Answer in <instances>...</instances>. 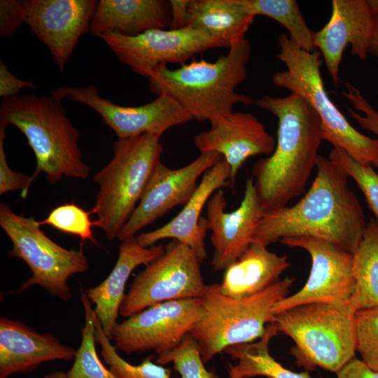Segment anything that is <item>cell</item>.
<instances>
[{"instance_id":"1","label":"cell","mask_w":378,"mask_h":378,"mask_svg":"<svg viewBox=\"0 0 378 378\" xmlns=\"http://www.w3.org/2000/svg\"><path fill=\"white\" fill-rule=\"evenodd\" d=\"M316 169L309 189L297 203L265 213L253 241L268 246L284 238L309 237L355 254L367 223L361 204L349 186V176L321 155Z\"/></svg>"},{"instance_id":"2","label":"cell","mask_w":378,"mask_h":378,"mask_svg":"<svg viewBox=\"0 0 378 378\" xmlns=\"http://www.w3.org/2000/svg\"><path fill=\"white\" fill-rule=\"evenodd\" d=\"M254 103L278 120L274 152L257 161L252 169L251 177L265 213L286 206L304 193L323 139L320 118L301 96L264 95Z\"/></svg>"},{"instance_id":"3","label":"cell","mask_w":378,"mask_h":378,"mask_svg":"<svg viewBox=\"0 0 378 378\" xmlns=\"http://www.w3.org/2000/svg\"><path fill=\"white\" fill-rule=\"evenodd\" d=\"M228 49L214 62L192 60L174 69L159 65L148 78L150 91L169 96L192 119L211 125L234 112L235 104H252L251 97L236 90L247 78L251 43L244 38Z\"/></svg>"},{"instance_id":"4","label":"cell","mask_w":378,"mask_h":378,"mask_svg":"<svg viewBox=\"0 0 378 378\" xmlns=\"http://www.w3.org/2000/svg\"><path fill=\"white\" fill-rule=\"evenodd\" d=\"M61 102L52 95L21 94L1 102L0 121L18 128L35 155L31 183L41 173L50 184L63 176L83 179L89 176L90 168L78 146L79 131Z\"/></svg>"},{"instance_id":"5","label":"cell","mask_w":378,"mask_h":378,"mask_svg":"<svg viewBox=\"0 0 378 378\" xmlns=\"http://www.w3.org/2000/svg\"><path fill=\"white\" fill-rule=\"evenodd\" d=\"M161 136L144 133L118 139L112 158L94 176L99 188L91 210L97 216L93 225L100 227L108 241L118 237L161 162Z\"/></svg>"},{"instance_id":"6","label":"cell","mask_w":378,"mask_h":378,"mask_svg":"<svg viewBox=\"0 0 378 378\" xmlns=\"http://www.w3.org/2000/svg\"><path fill=\"white\" fill-rule=\"evenodd\" d=\"M294 278L279 279L255 295L234 298L224 295L220 284L206 286L202 298L203 316L190 335L197 342L204 363L226 348L253 342L274 322L272 307L287 297Z\"/></svg>"},{"instance_id":"7","label":"cell","mask_w":378,"mask_h":378,"mask_svg":"<svg viewBox=\"0 0 378 378\" xmlns=\"http://www.w3.org/2000/svg\"><path fill=\"white\" fill-rule=\"evenodd\" d=\"M277 58L286 69L274 73L278 88L303 97L320 118L323 139L346 152L358 163L378 168V139L355 129L332 102L321 74V53L298 47L286 34L278 37Z\"/></svg>"},{"instance_id":"8","label":"cell","mask_w":378,"mask_h":378,"mask_svg":"<svg viewBox=\"0 0 378 378\" xmlns=\"http://www.w3.org/2000/svg\"><path fill=\"white\" fill-rule=\"evenodd\" d=\"M274 323L294 341L290 354L307 372L319 367L337 373L355 357L356 318L349 308L304 304L275 314Z\"/></svg>"},{"instance_id":"9","label":"cell","mask_w":378,"mask_h":378,"mask_svg":"<svg viewBox=\"0 0 378 378\" xmlns=\"http://www.w3.org/2000/svg\"><path fill=\"white\" fill-rule=\"evenodd\" d=\"M0 225L10 239V256L24 260L32 275L18 292L38 286L63 301L71 298L69 279L86 272L89 262L83 246L66 249L50 239L34 218L18 215L5 203L0 204Z\"/></svg>"},{"instance_id":"10","label":"cell","mask_w":378,"mask_h":378,"mask_svg":"<svg viewBox=\"0 0 378 378\" xmlns=\"http://www.w3.org/2000/svg\"><path fill=\"white\" fill-rule=\"evenodd\" d=\"M164 246L163 254L134 276L120 306L121 316L127 318L166 301L204 296L207 285L197 255L176 239Z\"/></svg>"},{"instance_id":"11","label":"cell","mask_w":378,"mask_h":378,"mask_svg":"<svg viewBox=\"0 0 378 378\" xmlns=\"http://www.w3.org/2000/svg\"><path fill=\"white\" fill-rule=\"evenodd\" d=\"M202 316V298L158 303L118 323L112 340L127 354L153 351L158 356L176 348Z\"/></svg>"},{"instance_id":"12","label":"cell","mask_w":378,"mask_h":378,"mask_svg":"<svg viewBox=\"0 0 378 378\" xmlns=\"http://www.w3.org/2000/svg\"><path fill=\"white\" fill-rule=\"evenodd\" d=\"M280 242L305 250L311 257L312 266L304 286L277 302L272 307L274 314L310 303L349 308L356 288L353 254L326 240L309 237L284 238Z\"/></svg>"},{"instance_id":"13","label":"cell","mask_w":378,"mask_h":378,"mask_svg":"<svg viewBox=\"0 0 378 378\" xmlns=\"http://www.w3.org/2000/svg\"><path fill=\"white\" fill-rule=\"evenodd\" d=\"M100 38L122 63L147 78L162 64L182 65L207 50L229 48L225 42L189 27L169 30L153 29L133 36L110 33Z\"/></svg>"},{"instance_id":"14","label":"cell","mask_w":378,"mask_h":378,"mask_svg":"<svg viewBox=\"0 0 378 378\" xmlns=\"http://www.w3.org/2000/svg\"><path fill=\"white\" fill-rule=\"evenodd\" d=\"M51 95L59 100L69 99L85 105L100 115L118 139H127L144 133L162 135L167 130L192 120V116L174 99L158 95L150 102L138 106H124L102 97L95 85L58 87Z\"/></svg>"},{"instance_id":"15","label":"cell","mask_w":378,"mask_h":378,"mask_svg":"<svg viewBox=\"0 0 378 378\" xmlns=\"http://www.w3.org/2000/svg\"><path fill=\"white\" fill-rule=\"evenodd\" d=\"M24 23L50 50L61 72L89 32L97 0H22Z\"/></svg>"},{"instance_id":"16","label":"cell","mask_w":378,"mask_h":378,"mask_svg":"<svg viewBox=\"0 0 378 378\" xmlns=\"http://www.w3.org/2000/svg\"><path fill=\"white\" fill-rule=\"evenodd\" d=\"M223 158L216 152L200 153L188 164L171 169L161 162L153 171L146 189L118 238L135 237L144 227L174 207L185 206L195 192L199 177Z\"/></svg>"},{"instance_id":"17","label":"cell","mask_w":378,"mask_h":378,"mask_svg":"<svg viewBox=\"0 0 378 378\" xmlns=\"http://www.w3.org/2000/svg\"><path fill=\"white\" fill-rule=\"evenodd\" d=\"M328 22L314 33L316 48L323 56L332 83H339L344 49L362 61L369 55L378 10L372 0H332Z\"/></svg>"},{"instance_id":"18","label":"cell","mask_w":378,"mask_h":378,"mask_svg":"<svg viewBox=\"0 0 378 378\" xmlns=\"http://www.w3.org/2000/svg\"><path fill=\"white\" fill-rule=\"evenodd\" d=\"M226 206L221 189L214 193L206 203V219L214 247L211 265L215 271L225 270L248 248L265 214L252 177L246 180L239 207L227 212Z\"/></svg>"},{"instance_id":"19","label":"cell","mask_w":378,"mask_h":378,"mask_svg":"<svg viewBox=\"0 0 378 378\" xmlns=\"http://www.w3.org/2000/svg\"><path fill=\"white\" fill-rule=\"evenodd\" d=\"M194 144L200 153L216 152L229 164L231 182L246 160L258 155H270L276 139L252 113L232 112L211 125L209 130L196 134Z\"/></svg>"},{"instance_id":"20","label":"cell","mask_w":378,"mask_h":378,"mask_svg":"<svg viewBox=\"0 0 378 378\" xmlns=\"http://www.w3.org/2000/svg\"><path fill=\"white\" fill-rule=\"evenodd\" d=\"M234 188L231 182V169L222 158L204 175L195 192L172 220L150 232L136 236L137 242L148 248L164 239H176L190 248L202 262L207 257L204 242L209 230L205 217L201 212L210 197L223 188Z\"/></svg>"},{"instance_id":"21","label":"cell","mask_w":378,"mask_h":378,"mask_svg":"<svg viewBox=\"0 0 378 378\" xmlns=\"http://www.w3.org/2000/svg\"><path fill=\"white\" fill-rule=\"evenodd\" d=\"M76 349L55 335L40 333L21 321L0 317V378L28 372L45 362L74 359Z\"/></svg>"},{"instance_id":"22","label":"cell","mask_w":378,"mask_h":378,"mask_svg":"<svg viewBox=\"0 0 378 378\" xmlns=\"http://www.w3.org/2000/svg\"><path fill=\"white\" fill-rule=\"evenodd\" d=\"M118 260L108 276L99 285L85 290L105 335L112 340L118 323L120 308L125 297V287L132 272L139 265H147L164 251V246H141L136 236L120 241Z\"/></svg>"},{"instance_id":"23","label":"cell","mask_w":378,"mask_h":378,"mask_svg":"<svg viewBox=\"0 0 378 378\" xmlns=\"http://www.w3.org/2000/svg\"><path fill=\"white\" fill-rule=\"evenodd\" d=\"M170 22L169 1L99 0L89 32L99 38L110 33L133 36L153 29H166Z\"/></svg>"},{"instance_id":"24","label":"cell","mask_w":378,"mask_h":378,"mask_svg":"<svg viewBox=\"0 0 378 378\" xmlns=\"http://www.w3.org/2000/svg\"><path fill=\"white\" fill-rule=\"evenodd\" d=\"M290 265L286 255H279L262 244L253 241L225 270L220 289L234 298L255 295L278 281Z\"/></svg>"},{"instance_id":"25","label":"cell","mask_w":378,"mask_h":378,"mask_svg":"<svg viewBox=\"0 0 378 378\" xmlns=\"http://www.w3.org/2000/svg\"><path fill=\"white\" fill-rule=\"evenodd\" d=\"M254 18L243 0H190L186 27L203 31L230 48L245 38Z\"/></svg>"},{"instance_id":"26","label":"cell","mask_w":378,"mask_h":378,"mask_svg":"<svg viewBox=\"0 0 378 378\" xmlns=\"http://www.w3.org/2000/svg\"><path fill=\"white\" fill-rule=\"evenodd\" d=\"M278 333L276 325L272 322L258 341L226 348L224 351L237 361L236 365H230V378H312L307 371L295 372L284 368L270 355V341Z\"/></svg>"},{"instance_id":"27","label":"cell","mask_w":378,"mask_h":378,"mask_svg":"<svg viewBox=\"0 0 378 378\" xmlns=\"http://www.w3.org/2000/svg\"><path fill=\"white\" fill-rule=\"evenodd\" d=\"M356 288L349 309L354 313L378 306V224L371 218L354 255Z\"/></svg>"},{"instance_id":"28","label":"cell","mask_w":378,"mask_h":378,"mask_svg":"<svg viewBox=\"0 0 378 378\" xmlns=\"http://www.w3.org/2000/svg\"><path fill=\"white\" fill-rule=\"evenodd\" d=\"M253 16L263 15L273 19L288 31L290 38L301 49L314 52V33L295 0H243Z\"/></svg>"},{"instance_id":"29","label":"cell","mask_w":378,"mask_h":378,"mask_svg":"<svg viewBox=\"0 0 378 378\" xmlns=\"http://www.w3.org/2000/svg\"><path fill=\"white\" fill-rule=\"evenodd\" d=\"M80 299L84 309V326L81 329L80 344L76 349L74 363L66 372L67 377L116 378L98 356L95 346L96 314L83 288H80Z\"/></svg>"},{"instance_id":"30","label":"cell","mask_w":378,"mask_h":378,"mask_svg":"<svg viewBox=\"0 0 378 378\" xmlns=\"http://www.w3.org/2000/svg\"><path fill=\"white\" fill-rule=\"evenodd\" d=\"M95 339L101 347V356L116 378H172L170 369L153 362L152 356L146 357L138 365L131 364L121 358L105 335L97 316Z\"/></svg>"},{"instance_id":"31","label":"cell","mask_w":378,"mask_h":378,"mask_svg":"<svg viewBox=\"0 0 378 378\" xmlns=\"http://www.w3.org/2000/svg\"><path fill=\"white\" fill-rule=\"evenodd\" d=\"M328 158L336 163L356 182L363 193L369 208L373 212L378 224V174L372 166H365L340 148H333Z\"/></svg>"},{"instance_id":"32","label":"cell","mask_w":378,"mask_h":378,"mask_svg":"<svg viewBox=\"0 0 378 378\" xmlns=\"http://www.w3.org/2000/svg\"><path fill=\"white\" fill-rule=\"evenodd\" d=\"M155 362L162 365L172 363L181 378H219L214 371L206 370L197 343L190 334L176 348L157 356Z\"/></svg>"},{"instance_id":"33","label":"cell","mask_w":378,"mask_h":378,"mask_svg":"<svg viewBox=\"0 0 378 378\" xmlns=\"http://www.w3.org/2000/svg\"><path fill=\"white\" fill-rule=\"evenodd\" d=\"M90 214L91 211H86L76 204H64L52 209L38 224L50 225L63 232L78 236L83 240L95 242Z\"/></svg>"},{"instance_id":"34","label":"cell","mask_w":378,"mask_h":378,"mask_svg":"<svg viewBox=\"0 0 378 378\" xmlns=\"http://www.w3.org/2000/svg\"><path fill=\"white\" fill-rule=\"evenodd\" d=\"M356 350L361 360L378 372V306L355 313Z\"/></svg>"},{"instance_id":"35","label":"cell","mask_w":378,"mask_h":378,"mask_svg":"<svg viewBox=\"0 0 378 378\" xmlns=\"http://www.w3.org/2000/svg\"><path fill=\"white\" fill-rule=\"evenodd\" d=\"M343 94L351 102L354 109L348 108L350 115L365 130L373 133L378 139V110L374 108L361 92L354 85L345 83Z\"/></svg>"},{"instance_id":"36","label":"cell","mask_w":378,"mask_h":378,"mask_svg":"<svg viewBox=\"0 0 378 378\" xmlns=\"http://www.w3.org/2000/svg\"><path fill=\"white\" fill-rule=\"evenodd\" d=\"M6 126L0 121V195L21 190V196L25 199L31 183V176L15 172L8 165L4 147Z\"/></svg>"},{"instance_id":"37","label":"cell","mask_w":378,"mask_h":378,"mask_svg":"<svg viewBox=\"0 0 378 378\" xmlns=\"http://www.w3.org/2000/svg\"><path fill=\"white\" fill-rule=\"evenodd\" d=\"M24 23L22 1H0V35L11 37Z\"/></svg>"},{"instance_id":"38","label":"cell","mask_w":378,"mask_h":378,"mask_svg":"<svg viewBox=\"0 0 378 378\" xmlns=\"http://www.w3.org/2000/svg\"><path fill=\"white\" fill-rule=\"evenodd\" d=\"M32 81L24 80L14 76L5 62L0 60V97L2 99L20 94L23 89H34Z\"/></svg>"},{"instance_id":"39","label":"cell","mask_w":378,"mask_h":378,"mask_svg":"<svg viewBox=\"0 0 378 378\" xmlns=\"http://www.w3.org/2000/svg\"><path fill=\"white\" fill-rule=\"evenodd\" d=\"M336 374L337 378H378V372L372 370L361 359L356 357Z\"/></svg>"},{"instance_id":"40","label":"cell","mask_w":378,"mask_h":378,"mask_svg":"<svg viewBox=\"0 0 378 378\" xmlns=\"http://www.w3.org/2000/svg\"><path fill=\"white\" fill-rule=\"evenodd\" d=\"M189 1H169L171 6L170 29H178L186 27Z\"/></svg>"},{"instance_id":"41","label":"cell","mask_w":378,"mask_h":378,"mask_svg":"<svg viewBox=\"0 0 378 378\" xmlns=\"http://www.w3.org/2000/svg\"><path fill=\"white\" fill-rule=\"evenodd\" d=\"M369 55L374 56L378 59V13L377 15L374 30L370 46Z\"/></svg>"},{"instance_id":"42","label":"cell","mask_w":378,"mask_h":378,"mask_svg":"<svg viewBox=\"0 0 378 378\" xmlns=\"http://www.w3.org/2000/svg\"><path fill=\"white\" fill-rule=\"evenodd\" d=\"M42 378H68L66 373L62 371H55L54 372L46 374Z\"/></svg>"}]
</instances>
